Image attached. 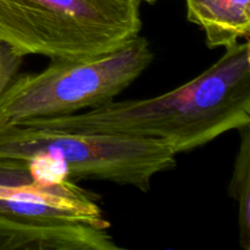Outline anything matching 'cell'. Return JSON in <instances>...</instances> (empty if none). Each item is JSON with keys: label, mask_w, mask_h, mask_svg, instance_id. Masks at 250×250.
Listing matches in <instances>:
<instances>
[{"label": "cell", "mask_w": 250, "mask_h": 250, "mask_svg": "<svg viewBox=\"0 0 250 250\" xmlns=\"http://www.w3.org/2000/svg\"><path fill=\"white\" fill-rule=\"evenodd\" d=\"M23 125L158 139L175 154L250 125V44L225 48L216 62L176 89L148 99L112 102Z\"/></svg>", "instance_id": "1"}, {"label": "cell", "mask_w": 250, "mask_h": 250, "mask_svg": "<svg viewBox=\"0 0 250 250\" xmlns=\"http://www.w3.org/2000/svg\"><path fill=\"white\" fill-rule=\"evenodd\" d=\"M0 160L34 164L62 180L106 181L146 192L156 175L175 168L176 154L158 139L15 125L0 127Z\"/></svg>", "instance_id": "2"}, {"label": "cell", "mask_w": 250, "mask_h": 250, "mask_svg": "<svg viewBox=\"0 0 250 250\" xmlns=\"http://www.w3.org/2000/svg\"><path fill=\"white\" fill-rule=\"evenodd\" d=\"M142 0H0V43L20 55L82 59L142 31Z\"/></svg>", "instance_id": "3"}, {"label": "cell", "mask_w": 250, "mask_h": 250, "mask_svg": "<svg viewBox=\"0 0 250 250\" xmlns=\"http://www.w3.org/2000/svg\"><path fill=\"white\" fill-rule=\"evenodd\" d=\"M150 43L137 36L109 53L54 59L36 73H17L0 97V127L66 116L103 106L151 65Z\"/></svg>", "instance_id": "4"}, {"label": "cell", "mask_w": 250, "mask_h": 250, "mask_svg": "<svg viewBox=\"0 0 250 250\" xmlns=\"http://www.w3.org/2000/svg\"><path fill=\"white\" fill-rule=\"evenodd\" d=\"M0 217L83 222L109 227L98 198L76 181H38L23 166L0 160Z\"/></svg>", "instance_id": "5"}, {"label": "cell", "mask_w": 250, "mask_h": 250, "mask_svg": "<svg viewBox=\"0 0 250 250\" xmlns=\"http://www.w3.org/2000/svg\"><path fill=\"white\" fill-rule=\"evenodd\" d=\"M109 227L0 217V250H121Z\"/></svg>", "instance_id": "6"}, {"label": "cell", "mask_w": 250, "mask_h": 250, "mask_svg": "<svg viewBox=\"0 0 250 250\" xmlns=\"http://www.w3.org/2000/svg\"><path fill=\"white\" fill-rule=\"evenodd\" d=\"M188 21L204 31L210 49L227 48L248 39L250 0H186Z\"/></svg>", "instance_id": "7"}, {"label": "cell", "mask_w": 250, "mask_h": 250, "mask_svg": "<svg viewBox=\"0 0 250 250\" xmlns=\"http://www.w3.org/2000/svg\"><path fill=\"white\" fill-rule=\"evenodd\" d=\"M241 144L234 160L229 194L238 204L239 244L250 250V125L238 129Z\"/></svg>", "instance_id": "8"}, {"label": "cell", "mask_w": 250, "mask_h": 250, "mask_svg": "<svg viewBox=\"0 0 250 250\" xmlns=\"http://www.w3.org/2000/svg\"><path fill=\"white\" fill-rule=\"evenodd\" d=\"M23 56L4 43H0V97L21 68Z\"/></svg>", "instance_id": "9"}, {"label": "cell", "mask_w": 250, "mask_h": 250, "mask_svg": "<svg viewBox=\"0 0 250 250\" xmlns=\"http://www.w3.org/2000/svg\"><path fill=\"white\" fill-rule=\"evenodd\" d=\"M142 1H146V2H149V4H151V2H154L155 0H142Z\"/></svg>", "instance_id": "10"}]
</instances>
